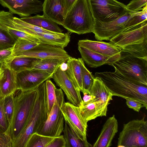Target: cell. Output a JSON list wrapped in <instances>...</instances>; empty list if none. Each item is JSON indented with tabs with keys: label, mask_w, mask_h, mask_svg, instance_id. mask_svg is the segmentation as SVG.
<instances>
[{
	"label": "cell",
	"mask_w": 147,
	"mask_h": 147,
	"mask_svg": "<svg viewBox=\"0 0 147 147\" xmlns=\"http://www.w3.org/2000/svg\"><path fill=\"white\" fill-rule=\"evenodd\" d=\"M94 19L88 0H77L66 14L61 26L70 33L92 32Z\"/></svg>",
	"instance_id": "obj_5"
},
{
	"label": "cell",
	"mask_w": 147,
	"mask_h": 147,
	"mask_svg": "<svg viewBox=\"0 0 147 147\" xmlns=\"http://www.w3.org/2000/svg\"></svg>",
	"instance_id": "obj_46"
},
{
	"label": "cell",
	"mask_w": 147,
	"mask_h": 147,
	"mask_svg": "<svg viewBox=\"0 0 147 147\" xmlns=\"http://www.w3.org/2000/svg\"><path fill=\"white\" fill-rule=\"evenodd\" d=\"M77 0H63L65 16Z\"/></svg>",
	"instance_id": "obj_44"
},
{
	"label": "cell",
	"mask_w": 147,
	"mask_h": 147,
	"mask_svg": "<svg viewBox=\"0 0 147 147\" xmlns=\"http://www.w3.org/2000/svg\"><path fill=\"white\" fill-rule=\"evenodd\" d=\"M14 94V107L10 123L6 131L10 136L12 143L22 132L28 123L36 99L37 89Z\"/></svg>",
	"instance_id": "obj_3"
},
{
	"label": "cell",
	"mask_w": 147,
	"mask_h": 147,
	"mask_svg": "<svg viewBox=\"0 0 147 147\" xmlns=\"http://www.w3.org/2000/svg\"><path fill=\"white\" fill-rule=\"evenodd\" d=\"M138 11H129L119 18L108 22H102L94 20L92 32L98 40H109L125 29L128 21Z\"/></svg>",
	"instance_id": "obj_10"
},
{
	"label": "cell",
	"mask_w": 147,
	"mask_h": 147,
	"mask_svg": "<svg viewBox=\"0 0 147 147\" xmlns=\"http://www.w3.org/2000/svg\"><path fill=\"white\" fill-rule=\"evenodd\" d=\"M118 131V123L115 115L109 118L104 124L93 147H109Z\"/></svg>",
	"instance_id": "obj_17"
},
{
	"label": "cell",
	"mask_w": 147,
	"mask_h": 147,
	"mask_svg": "<svg viewBox=\"0 0 147 147\" xmlns=\"http://www.w3.org/2000/svg\"><path fill=\"white\" fill-rule=\"evenodd\" d=\"M53 73L35 69L16 73L17 90L25 92L36 89L46 80L52 78Z\"/></svg>",
	"instance_id": "obj_12"
},
{
	"label": "cell",
	"mask_w": 147,
	"mask_h": 147,
	"mask_svg": "<svg viewBox=\"0 0 147 147\" xmlns=\"http://www.w3.org/2000/svg\"><path fill=\"white\" fill-rule=\"evenodd\" d=\"M3 69V75L0 80V98L14 94L17 90L16 73L6 64L1 65Z\"/></svg>",
	"instance_id": "obj_20"
},
{
	"label": "cell",
	"mask_w": 147,
	"mask_h": 147,
	"mask_svg": "<svg viewBox=\"0 0 147 147\" xmlns=\"http://www.w3.org/2000/svg\"><path fill=\"white\" fill-rule=\"evenodd\" d=\"M37 59L26 57L16 56L11 62L7 64L16 73L32 69Z\"/></svg>",
	"instance_id": "obj_26"
},
{
	"label": "cell",
	"mask_w": 147,
	"mask_h": 147,
	"mask_svg": "<svg viewBox=\"0 0 147 147\" xmlns=\"http://www.w3.org/2000/svg\"><path fill=\"white\" fill-rule=\"evenodd\" d=\"M113 96L130 98L141 102L147 108V86L125 77L116 70L114 72H96Z\"/></svg>",
	"instance_id": "obj_1"
},
{
	"label": "cell",
	"mask_w": 147,
	"mask_h": 147,
	"mask_svg": "<svg viewBox=\"0 0 147 147\" xmlns=\"http://www.w3.org/2000/svg\"><path fill=\"white\" fill-rule=\"evenodd\" d=\"M125 99L128 107L136 111L139 112L142 108L144 107L143 104L139 101L130 98Z\"/></svg>",
	"instance_id": "obj_42"
},
{
	"label": "cell",
	"mask_w": 147,
	"mask_h": 147,
	"mask_svg": "<svg viewBox=\"0 0 147 147\" xmlns=\"http://www.w3.org/2000/svg\"><path fill=\"white\" fill-rule=\"evenodd\" d=\"M66 142L63 135L55 137L47 147H66Z\"/></svg>",
	"instance_id": "obj_41"
},
{
	"label": "cell",
	"mask_w": 147,
	"mask_h": 147,
	"mask_svg": "<svg viewBox=\"0 0 147 147\" xmlns=\"http://www.w3.org/2000/svg\"><path fill=\"white\" fill-rule=\"evenodd\" d=\"M80 113L87 122L99 117L105 116L107 112L99 103L93 101L86 105L79 107Z\"/></svg>",
	"instance_id": "obj_25"
},
{
	"label": "cell",
	"mask_w": 147,
	"mask_h": 147,
	"mask_svg": "<svg viewBox=\"0 0 147 147\" xmlns=\"http://www.w3.org/2000/svg\"><path fill=\"white\" fill-rule=\"evenodd\" d=\"M63 131L66 142V147H88L83 141L78 138L65 122Z\"/></svg>",
	"instance_id": "obj_28"
},
{
	"label": "cell",
	"mask_w": 147,
	"mask_h": 147,
	"mask_svg": "<svg viewBox=\"0 0 147 147\" xmlns=\"http://www.w3.org/2000/svg\"><path fill=\"white\" fill-rule=\"evenodd\" d=\"M94 20L106 22L115 20L130 11L116 0H88Z\"/></svg>",
	"instance_id": "obj_9"
},
{
	"label": "cell",
	"mask_w": 147,
	"mask_h": 147,
	"mask_svg": "<svg viewBox=\"0 0 147 147\" xmlns=\"http://www.w3.org/2000/svg\"><path fill=\"white\" fill-rule=\"evenodd\" d=\"M125 53L147 60V22L127 28L109 40Z\"/></svg>",
	"instance_id": "obj_2"
},
{
	"label": "cell",
	"mask_w": 147,
	"mask_h": 147,
	"mask_svg": "<svg viewBox=\"0 0 147 147\" xmlns=\"http://www.w3.org/2000/svg\"><path fill=\"white\" fill-rule=\"evenodd\" d=\"M65 102L62 90L56 88L55 99L53 108L47 120L36 133L53 137L61 135L64 129V121L61 109Z\"/></svg>",
	"instance_id": "obj_8"
},
{
	"label": "cell",
	"mask_w": 147,
	"mask_h": 147,
	"mask_svg": "<svg viewBox=\"0 0 147 147\" xmlns=\"http://www.w3.org/2000/svg\"><path fill=\"white\" fill-rule=\"evenodd\" d=\"M117 147H147V121L145 116L123 125L118 138Z\"/></svg>",
	"instance_id": "obj_7"
},
{
	"label": "cell",
	"mask_w": 147,
	"mask_h": 147,
	"mask_svg": "<svg viewBox=\"0 0 147 147\" xmlns=\"http://www.w3.org/2000/svg\"><path fill=\"white\" fill-rule=\"evenodd\" d=\"M14 96V94H13L4 98V112L8 126L10 123L13 112Z\"/></svg>",
	"instance_id": "obj_35"
},
{
	"label": "cell",
	"mask_w": 147,
	"mask_h": 147,
	"mask_svg": "<svg viewBox=\"0 0 147 147\" xmlns=\"http://www.w3.org/2000/svg\"><path fill=\"white\" fill-rule=\"evenodd\" d=\"M37 89L36 99L27 125L22 134L12 142V147H26L30 136L37 132L48 118L45 82Z\"/></svg>",
	"instance_id": "obj_4"
},
{
	"label": "cell",
	"mask_w": 147,
	"mask_h": 147,
	"mask_svg": "<svg viewBox=\"0 0 147 147\" xmlns=\"http://www.w3.org/2000/svg\"><path fill=\"white\" fill-rule=\"evenodd\" d=\"M126 5L130 11L134 12L138 11L147 5V0H132Z\"/></svg>",
	"instance_id": "obj_39"
},
{
	"label": "cell",
	"mask_w": 147,
	"mask_h": 147,
	"mask_svg": "<svg viewBox=\"0 0 147 147\" xmlns=\"http://www.w3.org/2000/svg\"><path fill=\"white\" fill-rule=\"evenodd\" d=\"M42 11L44 16L62 25L65 17L63 0H45Z\"/></svg>",
	"instance_id": "obj_18"
},
{
	"label": "cell",
	"mask_w": 147,
	"mask_h": 147,
	"mask_svg": "<svg viewBox=\"0 0 147 147\" xmlns=\"http://www.w3.org/2000/svg\"><path fill=\"white\" fill-rule=\"evenodd\" d=\"M14 56L29 57L39 59H56L66 61L71 57L63 48L55 45L41 43Z\"/></svg>",
	"instance_id": "obj_13"
},
{
	"label": "cell",
	"mask_w": 147,
	"mask_h": 147,
	"mask_svg": "<svg viewBox=\"0 0 147 147\" xmlns=\"http://www.w3.org/2000/svg\"><path fill=\"white\" fill-rule=\"evenodd\" d=\"M16 41L7 29L0 25V51L13 47Z\"/></svg>",
	"instance_id": "obj_31"
},
{
	"label": "cell",
	"mask_w": 147,
	"mask_h": 147,
	"mask_svg": "<svg viewBox=\"0 0 147 147\" xmlns=\"http://www.w3.org/2000/svg\"><path fill=\"white\" fill-rule=\"evenodd\" d=\"M20 19L26 23L49 31L60 33H62L63 31L57 24L43 15H36Z\"/></svg>",
	"instance_id": "obj_24"
},
{
	"label": "cell",
	"mask_w": 147,
	"mask_h": 147,
	"mask_svg": "<svg viewBox=\"0 0 147 147\" xmlns=\"http://www.w3.org/2000/svg\"><path fill=\"white\" fill-rule=\"evenodd\" d=\"M45 83L46 109L48 116L55 102L56 88L50 79L46 80Z\"/></svg>",
	"instance_id": "obj_30"
},
{
	"label": "cell",
	"mask_w": 147,
	"mask_h": 147,
	"mask_svg": "<svg viewBox=\"0 0 147 147\" xmlns=\"http://www.w3.org/2000/svg\"><path fill=\"white\" fill-rule=\"evenodd\" d=\"M78 49L83 61L89 66L92 68H96L104 64L112 66L119 59L103 55L80 46L78 45Z\"/></svg>",
	"instance_id": "obj_19"
},
{
	"label": "cell",
	"mask_w": 147,
	"mask_h": 147,
	"mask_svg": "<svg viewBox=\"0 0 147 147\" xmlns=\"http://www.w3.org/2000/svg\"><path fill=\"white\" fill-rule=\"evenodd\" d=\"M0 4L9 12L21 18L42 11L43 3L39 0H0Z\"/></svg>",
	"instance_id": "obj_14"
},
{
	"label": "cell",
	"mask_w": 147,
	"mask_h": 147,
	"mask_svg": "<svg viewBox=\"0 0 147 147\" xmlns=\"http://www.w3.org/2000/svg\"><path fill=\"white\" fill-rule=\"evenodd\" d=\"M82 93L86 92L89 94V91L93 83L94 77L85 67L84 61L81 62Z\"/></svg>",
	"instance_id": "obj_32"
},
{
	"label": "cell",
	"mask_w": 147,
	"mask_h": 147,
	"mask_svg": "<svg viewBox=\"0 0 147 147\" xmlns=\"http://www.w3.org/2000/svg\"><path fill=\"white\" fill-rule=\"evenodd\" d=\"M52 78L63 91L69 102L79 107L82 101L81 91L76 88L61 65L54 71Z\"/></svg>",
	"instance_id": "obj_15"
},
{
	"label": "cell",
	"mask_w": 147,
	"mask_h": 147,
	"mask_svg": "<svg viewBox=\"0 0 147 147\" xmlns=\"http://www.w3.org/2000/svg\"><path fill=\"white\" fill-rule=\"evenodd\" d=\"M147 20V5L144 7L128 21L126 29L141 24Z\"/></svg>",
	"instance_id": "obj_34"
},
{
	"label": "cell",
	"mask_w": 147,
	"mask_h": 147,
	"mask_svg": "<svg viewBox=\"0 0 147 147\" xmlns=\"http://www.w3.org/2000/svg\"><path fill=\"white\" fill-rule=\"evenodd\" d=\"M39 43L18 38L16 40L13 47V55L14 56L18 53L29 50Z\"/></svg>",
	"instance_id": "obj_33"
},
{
	"label": "cell",
	"mask_w": 147,
	"mask_h": 147,
	"mask_svg": "<svg viewBox=\"0 0 147 147\" xmlns=\"http://www.w3.org/2000/svg\"><path fill=\"white\" fill-rule=\"evenodd\" d=\"M83 93L84 96L80 106L86 105L92 102L94 100L95 98V97L94 96L88 94L86 92H84Z\"/></svg>",
	"instance_id": "obj_43"
},
{
	"label": "cell",
	"mask_w": 147,
	"mask_h": 147,
	"mask_svg": "<svg viewBox=\"0 0 147 147\" xmlns=\"http://www.w3.org/2000/svg\"><path fill=\"white\" fill-rule=\"evenodd\" d=\"M9 33L16 40L21 38L32 42L40 43L39 40L36 38L22 32L11 28H6Z\"/></svg>",
	"instance_id": "obj_36"
},
{
	"label": "cell",
	"mask_w": 147,
	"mask_h": 147,
	"mask_svg": "<svg viewBox=\"0 0 147 147\" xmlns=\"http://www.w3.org/2000/svg\"><path fill=\"white\" fill-rule=\"evenodd\" d=\"M12 144L10 135L6 131H0V147H12Z\"/></svg>",
	"instance_id": "obj_40"
},
{
	"label": "cell",
	"mask_w": 147,
	"mask_h": 147,
	"mask_svg": "<svg viewBox=\"0 0 147 147\" xmlns=\"http://www.w3.org/2000/svg\"><path fill=\"white\" fill-rule=\"evenodd\" d=\"M13 47L0 51V66L10 63L14 57Z\"/></svg>",
	"instance_id": "obj_37"
},
{
	"label": "cell",
	"mask_w": 147,
	"mask_h": 147,
	"mask_svg": "<svg viewBox=\"0 0 147 147\" xmlns=\"http://www.w3.org/2000/svg\"><path fill=\"white\" fill-rule=\"evenodd\" d=\"M32 36L38 39L40 43L55 45L63 48L66 47L70 41V32L55 34L36 32Z\"/></svg>",
	"instance_id": "obj_23"
},
{
	"label": "cell",
	"mask_w": 147,
	"mask_h": 147,
	"mask_svg": "<svg viewBox=\"0 0 147 147\" xmlns=\"http://www.w3.org/2000/svg\"><path fill=\"white\" fill-rule=\"evenodd\" d=\"M112 66L127 78L147 86V60L121 53L120 58Z\"/></svg>",
	"instance_id": "obj_6"
},
{
	"label": "cell",
	"mask_w": 147,
	"mask_h": 147,
	"mask_svg": "<svg viewBox=\"0 0 147 147\" xmlns=\"http://www.w3.org/2000/svg\"><path fill=\"white\" fill-rule=\"evenodd\" d=\"M78 46L85 47L94 52L108 56L119 58L121 51L111 42L84 39L79 40Z\"/></svg>",
	"instance_id": "obj_16"
},
{
	"label": "cell",
	"mask_w": 147,
	"mask_h": 147,
	"mask_svg": "<svg viewBox=\"0 0 147 147\" xmlns=\"http://www.w3.org/2000/svg\"><path fill=\"white\" fill-rule=\"evenodd\" d=\"M55 138L34 133L29 137L26 147H47Z\"/></svg>",
	"instance_id": "obj_29"
},
{
	"label": "cell",
	"mask_w": 147,
	"mask_h": 147,
	"mask_svg": "<svg viewBox=\"0 0 147 147\" xmlns=\"http://www.w3.org/2000/svg\"><path fill=\"white\" fill-rule=\"evenodd\" d=\"M66 62L65 60L56 59H38L35 62L32 69L54 73L59 67Z\"/></svg>",
	"instance_id": "obj_27"
},
{
	"label": "cell",
	"mask_w": 147,
	"mask_h": 147,
	"mask_svg": "<svg viewBox=\"0 0 147 147\" xmlns=\"http://www.w3.org/2000/svg\"><path fill=\"white\" fill-rule=\"evenodd\" d=\"M4 98H0V131L5 132L8 127L4 109Z\"/></svg>",
	"instance_id": "obj_38"
},
{
	"label": "cell",
	"mask_w": 147,
	"mask_h": 147,
	"mask_svg": "<svg viewBox=\"0 0 147 147\" xmlns=\"http://www.w3.org/2000/svg\"><path fill=\"white\" fill-rule=\"evenodd\" d=\"M61 111L64 121L80 139L83 141L88 147L92 146L87 141L86 131L87 122L81 115L79 107L69 102H65Z\"/></svg>",
	"instance_id": "obj_11"
},
{
	"label": "cell",
	"mask_w": 147,
	"mask_h": 147,
	"mask_svg": "<svg viewBox=\"0 0 147 147\" xmlns=\"http://www.w3.org/2000/svg\"><path fill=\"white\" fill-rule=\"evenodd\" d=\"M82 58L70 57L66 61V68L64 70L75 87L83 92L81 68Z\"/></svg>",
	"instance_id": "obj_22"
},
{
	"label": "cell",
	"mask_w": 147,
	"mask_h": 147,
	"mask_svg": "<svg viewBox=\"0 0 147 147\" xmlns=\"http://www.w3.org/2000/svg\"><path fill=\"white\" fill-rule=\"evenodd\" d=\"M88 94L94 96L93 101L99 102L106 109L109 102L112 100L113 96L109 90L99 77L96 76Z\"/></svg>",
	"instance_id": "obj_21"
},
{
	"label": "cell",
	"mask_w": 147,
	"mask_h": 147,
	"mask_svg": "<svg viewBox=\"0 0 147 147\" xmlns=\"http://www.w3.org/2000/svg\"><path fill=\"white\" fill-rule=\"evenodd\" d=\"M3 74V69L1 66H0V80L2 77Z\"/></svg>",
	"instance_id": "obj_45"
}]
</instances>
